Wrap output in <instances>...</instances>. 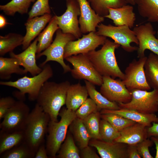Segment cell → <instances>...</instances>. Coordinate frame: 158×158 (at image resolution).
Segmentation results:
<instances>
[{"instance_id":"6da1fadb","label":"cell","mask_w":158,"mask_h":158,"mask_svg":"<svg viewBox=\"0 0 158 158\" xmlns=\"http://www.w3.org/2000/svg\"><path fill=\"white\" fill-rule=\"evenodd\" d=\"M70 85L67 80L59 83L47 81L42 87L37 103L49 115L51 120L58 121L61 109L66 104L67 91Z\"/></svg>"},{"instance_id":"7a4b0ae2","label":"cell","mask_w":158,"mask_h":158,"mask_svg":"<svg viewBox=\"0 0 158 158\" xmlns=\"http://www.w3.org/2000/svg\"><path fill=\"white\" fill-rule=\"evenodd\" d=\"M120 45L114 42L107 39L100 49L87 53L94 67L102 76H109L113 78L123 79L124 74L117 63L115 50Z\"/></svg>"},{"instance_id":"3957f363","label":"cell","mask_w":158,"mask_h":158,"mask_svg":"<svg viewBox=\"0 0 158 158\" xmlns=\"http://www.w3.org/2000/svg\"><path fill=\"white\" fill-rule=\"evenodd\" d=\"M50 120L49 115L36 103L30 113L23 130L25 142L35 153L39 146L45 141Z\"/></svg>"},{"instance_id":"277c9868","label":"cell","mask_w":158,"mask_h":158,"mask_svg":"<svg viewBox=\"0 0 158 158\" xmlns=\"http://www.w3.org/2000/svg\"><path fill=\"white\" fill-rule=\"evenodd\" d=\"M59 121L50 120L48 124L45 144L49 157H56L67 133L68 129L76 117L75 111L66 108L61 109Z\"/></svg>"},{"instance_id":"5b68a950","label":"cell","mask_w":158,"mask_h":158,"mask_svg":"<svg viewBox=\"0 0 158 158\" xmlns=\"http://www.w3.org/2000/svg\"><path fill=\"white\" fill-rule=\"evenodd\" d=\"M39 74L31 77L25 76L15 81H0V85L16 88L19 91L17 93L23 98L28 94L29 99L36 100L44 84L52 77L53 71L51 66L47 63L42 67Z\"/></svg>"},{"instance_id":"8992f818","label":"cell","mask_w":158,"mask_h":158,"mask_svg":"<svg viewBox=\"0 0 158 158\" xmlns=\"http://www.w3.org/2000/svg\"><path fill=\"white\" fill-rule=\"evenodd\" d=\"M96 34L99 35L111 38L119 44L125 51L131 52L137 50L138 47L131 45L133 42L138 44V41L135 33L126 25L113 26L100 23L97 26Z\"/></svg>"},{"instance_id":"52a82bcc","label":"cell","mask_w":158,"mask_h":158,"mask_svg":"<svg viewBox=\"0 0 158 158\" xmlns=\"http://www.w3.org/2000/svg\"><path fill=\"white\" fill-rule=\"evenodd\" d=\"M56 32V37L52 43L47 49L37 54L36 58L38 59L43 56H46L45 60L40 65L42 67L49 61H55L61 65L64 73L70 72L71 68L64 61V49L69 42L74 41L76 38L71 34L63 33L60 29Z\"/></svg>"},{"instance_id":"ba28073f","label":"cell","mask_w":158,"mask_h":158,"mask_svg":"<svg viewBox=\"0 0 158 158\" xmlns=\"http://www.w3.org/2000/svg\"><path fill=\"white\" fill-rule=\"evenodd\" d=\"M65 59L73 66L70 72L74 78L87 80L95 85L102 84V76L95 68L87 54L72 55Z\"/></svg>"},{"instance_id":"9c48e42d","label":"cell","mask_w":158,"mask_h":158,"mask_svg":"<svg viewBox=\"0 0 158 158\" xmlns=\"http://www.w3.org/2000/svg\"><path fill=\"white\" fill-rule=\"evenodd\" d=\"M131 100L127 103H118L121 108L136 111L140 113L154 114L158 111V90H147L136 89L130 91Z\"/></svg>"},{"instance_id":"30bf717a","label":"cell","mask_w":158,"mask_h":158,"mask_svg":"<svg viewBox=\"0 0 158 158\" xmlns=\"http://www.w3.org/2000/svg\"><path fill=\"white\" fill-rule=\"evenodd\" d=\"M30 112V108L23 100L16 101L0 123V131L10 132L23 130Z\"/></svg>"},{"instance_id":"8fae6325","label":"cell","mask_w":158,"mask_h":158,"mask_svg":"<svg viewBox=\"0 0 158 158\" xmlns=\"http://www.w3.org/2000/svg\"><path fill=\"white\" fill-rule=\"evenodd\" d=\"M147 57L145 56L134 59L126 68L124 78L122 80L130 91L138 89L150 90L151 87L146 80L144 71V65Z\"/></svg>"},{"instance_id":"7c38bea8","label":"cell","mask_w":158,"mask_h":158,"mask_svg":"<svg viewBox=\"0 0 158 158\" xmlns=\"http://www.w3.org/2000/svg\"><path fill=\"white\" fill-rule=\"evenodd\" d=\"M66 9L61 16L56 15L58 25L62 32L73 35L76 39L82 36L78 16L80 15L79 4L76 0H66Z\"/></svg>"},{"instance_id":"4fadbf2b","label":"cell","mask_w":158,"mask_h":158,"mask_svg":"<svg viewBox=\"0 0 158 158\" xmlns=\"http://www.w3.org/2000/svg\"><path fill=\"white\" fill-rule=\"evenodd\" d=\"M107 37L97 35L96 32H92L76 41L69 42L64 49V58L81 54H87L95 50L99 46L103 45Z\"/></svg>"},{"instance_id":"5bb4252c","label":"cell","mask_w":158,"mask_h":158,"mask_svg":"<svg viewBox=\"0 0 158 158\" xmlns=\"http://www.w3.org/2000/svg\"><path fill=\"white\" fill-rule=\"evenodd\" d=\"M103 82L100 92L109 100L117 103H127L131 100L132 95L121 79L103 76Z\"/></svg>"},{"instance_id":"9a60e30c","label":"cell","mask_w":158,"mask_h":158,"mask_svg":"<svg viewBox=\"0 0 158 158\" xmlns=\"http://www.w3.org/2000/svg\"><path fill=\"white\" fill-rule=\"evenodd\" d=\"M133 30L139 42L137 50L138 58L145 56L146 49L158 55V39L155 36L156 32L150 22L137 25Z\"/></svg>"},{"instance_id":"2e32d148","label":"cell","mask_w":158,"mask_h":158,"mask_svg":"<svg viewBox=\"0 0 158 158\" xmlns=\"http://www.w3.org/2000/svg\"><path fill=\"white\" fill-rule=\"evenodd\" d=\"M80 8V15L78 20L82 33L85 34L96 31L97 26L104 21V18L97 14L87 0H76Z\"/></svg>"},{"instance_id":"e0dca14e","label":"cell","mask_w":158,"mask_h":158,"mask_svg":"<svg viewBox=\"0 0 158 158\" xmlns=\"http://www.w3.org/2000/svg\"><path fill=\"white\" fill-rule=\"evenodd\" d=\"M89 145L95 147L102 158H128V145L125 143L91 139Z\"/></svg>"},{"instance_id":"ac0fdd59","label":"cell","mask_w":158,"mask_h":158,"mask_svg":"<svg viewBox=\"0 0 158 158\" xmlns=\"http://www.w3.org/2000/svg\"><path fill=\"white\" fill-rule=\"evenodd\" d=\"M37 43V37L22 52L18 54H16L13 51L10 52V57L18 59L20 61L21 66L32 76L39 74L42 70V68L37 65L36 62Z\"/></svg>"},{"instance_id":"d6986e66","label":"cell","mask_w":158,"mask_h":158,"mask_svg":"<svg viewBox=\"0 0 158 158\" xmlns=\"http://www.w3.org/2000/svg\"><path fill=\"white\" fill-rule=\"evenodd\" d=\"M52 18L51 14H47L28 19L25 24L26 33L22 44L23 50H25L30 45L31 41L40 34Z\"/></svg>"},{"instance_id":"ffe728a7","label":"cell","mask_w":158,"mask_h":158,"mask_svg":"<svg viewBox=\"0 0 158 158\" xmlns=\"http://www.w3.org/2000/svg\"><path fill=\"white\" fill-rule=\"evenodd\" d=\"M147 128L145 126L136 123L120 132V135L114 142L128 145H136L147 138Z\"/></svg>"},{"instance_id":"44dd1931","label":"cell","mask_w":158,"mask_h":158,"mask_svg":"<svg viewBox=\"0 0 158 158\" xmlns=\"http://www.w3.org/2000/svg\"><path fill=\"white\" fill-rule=\"evenodd\" d=\"M108 9L109 14L105 18L112 20L115 26L126 25L130 28L133 27L136 16L132 5L127 4L120 8Z\"/></svg>"},{"instance_id":"7402d4cb","label":"cell","mask_w":158,"mask_h":158,"mask_svg":"<svg viewBox=\"0 0 158 158\" xmlns=\"http://www.w3.org/2000/svg\"><path fill=\"white\" fill-rule=\"evenodd\" d=\"M100 113L101 114L109 113L117 114L148 127L151 126L153 122L158 123V117L154 114H143L126 108H121L116 110L104 109L100 111Z\"/></svg>"},{"instance_id":"603a6c76","label":"cell","mask_w":158,"mask_h":158,"mask_svg":"<svg viewBox=\"0 0 158 158\" xmlns=\"http://www.w3.org/2000/svg\"><path fill=\"white\" fill-rule=\"evenodd\" d=\"M88 95L85 86L82 85L80 83L71 84L67 93L66 108L75 111L88 98Z\"/></svg>"},{"instance_id":"cb8c5ba5","label":"cell","mask_w":158,"mask_h":158,"mask_svg":"<svg viewBox=\"0 0 158 158\" xmlns=\"http://www.w3.org/2000/svg\"><path fill=\"white\" fill-rule=\"evenodd\" d=\"M21 64L17 58L0 57V78L1 80L10 79L12 74L22 75L27 72L21 68Z\"/></svg>"},{"instance_id":"d4e9b609","label":"cell","mask_w":158,"mask_h":158,"mask_svg":"<svg viewBox=\"0 0 158 158\" xmlns=\"http://www.w3.org/2000/svg\"><path fill=\"white\" fill-rule=\"evenodd\" d=\"M25 142L23 130L7 132L0 131V155Z\"/></svg>"},{"instance_id":"484cf974","label":"cell","mask_w":158,"mask_h":158,"mask_svg":"<svg viewBox=\"0 0 158 158\" xmlns=\"http://www.w3.org/2000/svg\"><path fill=\"white\" fill-rule=\"evenodd\" d=\"M68 128L80 149L89 145L91 138L82 120L76 117L71 123Z\"/></svg>"},{"instance_id":"4316f807","label":"cell","mask_w":158,"mask_h":158,"mask_svg":"<svg viewBox=\"0 0 158 158\" xmlns=\"http://www.w3.org/2000/svg\"><path fill=\"white\" fill-rule=\"evenodd\" d=\"M85 83L88 95L96 104L99 111L104 109L116 110L121 108L117 103L109 100L98 91L95 85L86 80Z\"/></svg>"},{"instance_id":"83f0119b","label":"cell","mask_w":158,"mask_h":158,"mask_svg":"<svg viewBox=\"0 0 158 158\" xmlns=\"http://www.w3.org/2000/svg\"><path fill=\"white\" fill-rule=\"evenodd\" d=\"M59 29L55 15L52 17L48 25L37 37V54L43 51L51 45L54 33Z\"/></svg>"},{"instance_id":"f1b7e54d","label":"cell","mask_w":158,"mask_h":158,"mask_svg":"<svg viewBox=\"0 0 158 158\" xmlns=\"http://www.w3.org/2000/svg\"><path fill=\"white\" fill-rule=\"evenodd\" d=\"M144 68L148 84L151 88L158 90V55L150 53L147 57Z\"/></svg>"},{"instance_id":"f546056e","label":"cell","mask_w":158,"mask_h":158,"mask_svg":"<svg viewBox=\"0 0 158 158\" xmlns=\"http://www.w3.org/2000/svg\"><path fill=\"white\" fill-rule=\"evenodd\" d=\"M138 12L150 22L158 23V0H136Z\"/></svg>"},{"instance_id":"4dcf8cb0","label":"cell","mask_w":158,"mask_h":158,"mask_svg":"<svg viewBox=\"0 0 158 158\" xmlns=\"http://www.w3.org/2000/svg\"><path fill=\"white\" fill-rule=\"evenodd\" d=\"M92 8L100 16L105 18L108 8H117L127 4L126 0H87Z\"/></svg>"},{"instance_id":"1f68e13d","label":"cell","mask_w":158,"mask_h":158,"mask_svg":"<svg viewBox=\"0 0 158 158\" xmlns=\"http://www.w3.org/2000/svg\"><path fill=\"white\" fill-rule=\"evenodd\" d=\"M71 133L68 131L56 157L58 158H80V151L76 146Z\"/></svg>"},{"instance_id":"d6a6232c","label":"cell","mask_w":158,"mask_h":158,"mask_svg":"<svg viewBox=\"0 0 158 158\" xmlns=\"http://www.w3.org/2000/svg\"><path fill=\"white\" fill-rule=\"evenodd\" d=\"M24 36L14 33L0 36V55L2 56L12 52L17 47L22 45Z\"/></svg>"},{"instance_id":"836d02e7","label":"cell","mask_w":158,"mask_h":158,"mask_svg":"<svg viewBox=\"0 0 158 158\" xmlns=\"http://www.w3.org/2000/svg\"><path fill=\"white\" fill-rule=\"evenodd\" d=\"M36 0H12L4 5L0 6V9L8 16H13L18 12L21 14L28 13L32 3Z\"/></svg>"},{"instance_id":"e575fe53","label":"cell","mask_w":158,"mask_h":158,"mask_svg":"<svg viewBox=\"0 0 158 158\" xmlns=\"http://www.w3.org/2000/svg\"><path fill=\"white\" fill-rule=\"evenodd\" d=\"M101 114L99 111H97L82 120L91 139L101 140L99 133Z\"/></svg>"},{"instance_id":"d590c367","label":"cell","mask_w":158,"mask_h":158,"mask_svg":"<svg viewBox=\"0 0 158 158\" xmlns=\"http://www.w3.org/2000/svg\"><path fill=\"white\" fill-rule=\"evenodd\" d=\"M35 153L25 142L5 152L1 158H33Z\"/></svg>"},{"instance_id":"8d00e7d4","label":"cell","mask_w":158,"mask_h":158,"mask_svg":"<svg viewBox=\"0 0 158 158\" xmlns=\"http://www.w3.org/2000/svg\"><path fill=\"white\" fill-rule=\"evenodd\" d=\"M101 117L102 119L108 121L114 128L120 132L124 129L136 123L121 116L113 113L102 114H101Z\"/></svg>"},{"instance_id":"74e56055","label":"cell","mask_w":158,"mask_h":158,"mask_svg":"<svg viewBox=\"0 0 158 158\" xmlns=\"http://www.w3.org/2000/svg\"><path fill=\"white\" fill-rule=\"evenodd\" d=\"M99 133L101 140L107 142L114 141L120 135V132L103 119L100 121Z\"/></svg>"},{"instance_id":"f35d334b","label":"cell","mask_w":158,"mask_h":158,"mask_svg":"<svg viewBox=\"0 0 158 158\" xmlns=\"http://www.w3.org/2000/svg\"><path fill=\"white\" fill-rule=\"evenodd\" d=\"M49 0H37L28 13V19L47 14H51Z\"/></svg>"},{"instance_id":"ab89813d","label":"cell","mask_w":158,"mask_h":158,"mask_svg":"<svg viewBox=\"0 0 158 158\" xmlns=\"http://www.w3.org/2000/svg\"><path fill=\"white\" fill-rule=\"evenodd\" d=\"M99 111L94 102L87 98L75 111L76 117L83 120L91 114Z\"/></svg>"},{"instance_id":"60d3db41","label":"cell","mask_w":158,"mask_h":158,"mask_svg":"<svg viewBox=\"0 0 158 158\" xmlns=\"http://www.w3.org/2000/svg\"><path fill=\"white\" fill-rule=\"evenodd\" d=\"M154 142L152 140L146 139L137 145L138 151L143 158H153L150 154L149 148L152 146Z\"/></svg>"},{"instance_id":"b9f144b4","label":"cell","mask_w":158,"mask_h":158,"mask_svg":"<svg viewBox=\"0 0 158 158\" xmlns=\"http://www.w3.org/2000/svg\"><path fill=\"white\" fill-rule=\"evenodd\" d=\"M16 101L10 96L1 98L0 99V120L3 119L8 111L13 105Z\"/></svg>"},{"instance_id":"7bdbcfd3","label":"cell","mask_w":158,"mask_h":158,"mask_svg":"<svg viewBox=\"0 0 158 158\" xmlns=\"http://www.w3.org/2000/svg\"><path fill=\"white\" fill-rule=\"evenodd\" d=\"M90 146H87L81 149L80 152V158H99V157Z\"/></svg>"},{"instance_id":"ee69618b","label":"cell","mask_w":158,"mask_h":158,"mask_svg":"<svg viewBox=\"0 0 158 158\" xmlns=\"http://www.w3.org/2000/svg\"><path fill=\"white\" fill-rule=\"evenodd\" d=\"M49 157L44 142L38 148L36 152L34 158H48Z\"/></svg>"},{"instance_id":"f6af8a7d","label":"cell","mask_w":158,"mask_h":158,"mask_svg":"<svg viewBox=\"0 0 158 158\" xmlns=\"http://www.w3.org/2000/svg\"><path fill=\"white\" fill-rule=\"evenodd\" d=\"M137 145H128V158L141 157L137 150Z\"/></svg>"},{"instance_id":"bcb514c9","label":"cell","mask_w":158,"mask_h":158,"mask_svg":"<svg viewBox=\"0 0 158 158\" xmlns=\"http://www.w3.org/2000/svg\"><path fill=\"white\" fill-rule=\"evenodd\" d=\"M148 137L158 138V123L153 122L152 126L147 128Z\"/></svg>"},{"instance_id":"7dc6e473","label":"cell","mask_w":158,"mask_h":158,"mask_svg":"<svg viewBox=\"0 0 158 158\" xmlns=\"http://www.w3.org/2000/svg\"><path fill=\"white\" fill-rule=\"evenodd\" d=\"M8 24L7 22L5 17L2 14L0 15V28L2 29L5 27L7 24Z\"/></svg>"},{"instance_id":"c3c4849f","label":"cell","mask_w":158,"mask_h":158,"mask_svg":"<svg viewBox=\"0 0 158 158\" xmlns=\"http://www.w3.org/2000/svg\"><path fill=\"white\" fill-rule=\"evenodd\" d=\"M151 140L152 141L156 146V152L155 158H158V138L153 136L151 137Z\"/></svg>"},{"instance_id":"681fc988","label":"cell","mask_w":158,"mask_h":158,"mask_svg":"<svg viewBox=\"0 0 158 158\" xmlns=\"http://www.w3.org/2000/svg\"><path fill=\"white\" fill-rule=\"evenodd\" d=\"M127 3L132 5H134L136 4V0H126Z\"/></svg>"},{"instance_id":"f907efd6","label":"cell","mask_w":158,"mask_h":158,"mask_svg":"<svg viewBox=\"0 0 158 158\" xmlns=\"http://www.w3.org/2000/svg\"><path fill=\"white\" fill-rule=\"evenodd\" d=\"M157 36H158L157 39H158V31L157 32Z\"/></svg>"}]
</instances>
